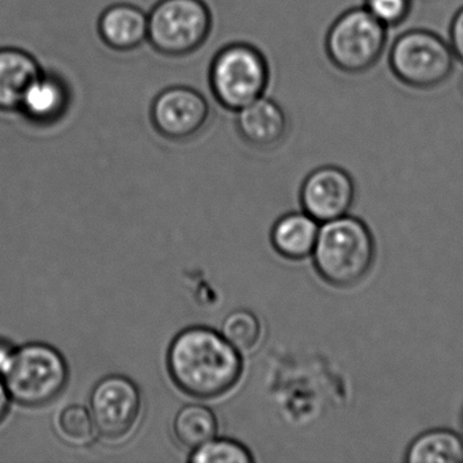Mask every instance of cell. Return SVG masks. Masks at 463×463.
I'll use <instances>...</instances> for the list:
<instances>
[{
  "label": "cell",
  "mask_w": 463,
  "mask_h": 463,
  "mask_svg": "<svg viewBox=\"0 0 463 463\" xmlns=\"http://www.w3.org/2000/svg\"><path fill=\"white\" fill-rule=\"evenodd\" d=\"M192 463H251L254 457L248 447L226 438H213L191 451Z\"/></svg>",
  "instance_id": "cell-20"
},
{
  "label": "cell",
  "mask_w": 463,
  "mask_h": 463,
  "mask_svg": "<svg viewBox=\"0 0 463 463\" xmlns=\"http://www.w3.org/2000/svg\"><path fill=\"white\" fill-rule=\"evenodd\" d=\"M354 200V184L345 170L324 166L307 175L300 191L303 211L318 223L343 218Z\"/></svg>",
  "instance_id": "cell-10"
},
{
  "label": "cell",
  "mask_w": 463,
  "mask_h": 463,
  "mask_svg": "<svg viewBox=\"0 0 463 463\" xmlns=\"http://www.w3.org/2000/svg\"><path fill=\"white\" fill-rule=\"evenodd\" d=\"M167 370L181 392L211 400L237 386L243 373L242 354L211 327H186L170 344Z\"/></svg>",
  "instance_id": "cell-1"
},
{
  "label": "cell",
  "mask_w": 463,
  "mask_h": 463,
  "mask_svg": "<svg viewBox=\"0 0 463 463\" xmlns=\"http://www.w3.org/2000/svg\"><path fill=\"white\" fill-rule=\"evenodd\" d=\"M364 9L384 28H397L411 12V0H364Z\"/></svg>",
  "instance_id": "cell-21"
},
{
  "label": "cell",
  "mask_w": 463,
  "mask_h": 463,
  "mask_svg": "<svg viewBox=\"0 0 463 463\" xmlns=\"http://www.w3.org/2000/svg\"><path fill=\"white\" fill-rule=\"evenodd\" d=\"M406 462L462 463L463 439L449 430H428L409 446Z\"/></svg>",
  "instance_id": "cell-16"
},
{
  "label": "cell",
  "mask_w": 463,
  "mask_h": 463,
  "mask_svg": "<svg viewBox=\"0 0 463 463\" xmlns=\"http://www.w3.org/2000/svg\"><path fill=\"white\" fill-rule=\"evenodd\" d=\"M311 257L325 281L344 288L356 286L368 275L375 259V243L362 221L345 215L322 223Z\"/></svg>",
  "instance_id": "cell-2"
},
{
  "label": "cell",
  "mask_w": 463,
  "mask_h": 463,
  "mask_svg": "<svg viewBox=\"0 0 463 463\" xmlns=\"http://www.w3.org/2000/svg\"><path fill=\"white\" fill-rule=\"evenodd\" d=\"M449 42H451V50L455 58L463 61V7H460L452 18L451 28H449Z\"/></svg>",
  "instance_id": "cell-22"
},
{
  "label": "cell",
  "mask_w": 463,
  "mask_h": 463,
  "mask_svg": "<svg viewBox=\"0 0 463 463\" xmlns=\"http://www.w3.org/2000/svg\"><path fill=\"white\" fill-rule=\"evenodd\" d=\"M462 422H463V413H462Z\"/></svg>",
  "instance_id": "cell-26"
},
{
  "label": "cell",
  "mask_w": 463,
  "mask_h": 463,
  "mask_svg": "<svg viewBox=\"0 0 463 463\" xmlns=\"http://www.w3.org/2000/svg\"><path fill=\"white\" fill-rule=\"evenodd\" d=\"M70 368L61 351L45 343H29L14 349L2 375L10 398L25 408L53 402L66 389Z\"/></svg>",
  "instance_id": "cell-3"
},
{
  "label": "cell",
  "mask_w": 463,
  "mask_h": 463,
  "mask_svg": "<svg viewBox=\"0 0 463 463\" xmlns=\"http://www.w3.org/2000/svg\"><path fill=\"white\" fill-rule=\"evenodd\" d=\"M222 335L241 354L254 351L261 340V322L249 310H235L224 318Z\"/></svg>",
  "instance_id": "cell-18"
},
{
  "label": "cell",
  "mask_w": 463,
  "mask_h": 463,
  "mask_svg": "<svg viewBox=\"0 0 463 463\" xmlns=\"http://www.w3.org/2000/svg\"><path fill=\"white\" fill-rule=\"evenodd\" d=\"M210 112V104L202 93L189 86H172L154 99L150 118L165 139L184 142L203 131Z\"/></svg>",
  "instance_id": "cell-9"
},
{
  "label": "cell",
  "mask_w": 463,
  "mask_h": 463,
  "mask_svg": "<svg viewBox=\"0 0 463 463\" xmlns=\"http://www.w3.org/2000/svg\"><path fill=\"white\" fill-rule=\"evenodd\" d=\"M71 107L69 83L53 72L43 71L24 94L18 112L37 127H52L63 120Z\"/></svg>",
  "instance_id": "cell-11"
},
{
  "label": "cell",
  "mask_w": 463,
  "mask_h": 463,
  "mask_svg": "<svg viewBox=\"0 0 463 463\" xmlns=\"http://www.w3.org/2000/svg\"><path fill=\"white\" fill-rule=\"evenodd\" d=\"M58 430L67 443L74 446H86L94 440L97 435L96 425L91 417L90 409L86 406H66L58 416Z\"/></svg>",
  "instance_id": "cell-19"
},
{
  "label": "cell",
  "mask_w": 463,
  "mask_h": 463,
  "mask_svg": "<svg viewBox=\"0 0 463 463\" xmlns=\"http://www.w3.org/2000/svg\"><path fill=\"white\" fill-rule=\"evenodd\" d=\"M213 31V14L204 0H159L148 13L151 47L170 58L191 55Z\"/></svg>",
  "instance_id": "cell-5"
},
{
  "label": "cell",
  "mask_w": 463,
  "mask_h": 463,
  "mask_svg": "<svg viewBox=\"0 0 463 463\" xmlns=\"http://www.w3.org/2000/svg\"><path fill=\"white\" fill-rule=\"evenodd\" d=\"M389 64L392 74L403 85L430 90L449 80L454 70V52L433 32L414 29L395 40Z\"/></svg>",
  "instance_id": "cell-6"
},
{
  "label": "cell",
  "mask_w": 463,
  "mask_h": 463,
  "mask_svg": "<svg viewBox=\"0 0 463 463\" xmlns=\"http://www.w3.org/2000/svg\"><path fill=\"white\" fill-rule=\"evenodd\" d=\"M237 113V129L241 137L256 148L276 147L286 139L288 120L280 105L261 97Z\"/></svg>",
  "instance_id": "cell-12"
},
{
  "label": "cell",
  "mask_w": 463,
  "mask_h": 463,
  "mask_svg": "<svg viewBox=\"0 0 463 463\" xmlns=\"http://www.w3.org/2000/svg\"><path fill=\"white\" fill-rule=\"evenodd\" d=\"M387 29L364 7L341 14L327 32L326 53L335 69L363 74L373 69L386 47Z\"/></svg>",
  "instance_id": "cell-7"
},
{
  "label": "cell",
  "mask_w": 463,
  "mask_h": 463,
  "mask_svg": "<svg viewBox=\"0 0 463 463\" xmlns=\"http://www.w3.org/2000/svg\"><path fill=\"white\" fill-rule=\"evenodd\" d=\"M218 417L213 409L200 403L183 406L175 414L173 432L181 446L194 451L218 435Z\"/></svg>",
  "instance_id": "cell-17"
},
{
  "label": "cell",
  "mask_w": 463,
  "mask_h": 463,
  "mask_svg": "<svg viewBox=\"0 0 463 463\" xmlns=\"http://www.w3.org/2000/svg\"><path fill=\"white\" fill-rule=\"evenodd\" d=\"M90 413L97 433L108 440L128 438L142 416V394L132 379L108 375L91 390Z\"/></svg>",
  "instance_id": "cell-8"
},
{
  "label": "cell",
  "mask_w": 463,
  "mask_h": 463,
  "mask_svg": "<svg viewBox=\"0 0 463 463\" xmlns=\"http://www.w3.org/2000/svg\"><path fill=\"white\" fill-rule=\"evenodd\" d=\"M269 64L264 53L248 43H232L211 61V93L224 109L238 112L264 97L269 85Z\"/></svg>",
  "instance_id": "cell-4"
},
{
  "label": "cell",
  "mask_w": 463,
  "mask_h": 463,
  "mask_svg": "<svg viewBox=\"0 0 463 463\" xmlns=\"http://www.w3.org/2000/svg\"><path fill=\"white\" fill-rule=\"evenodd\" d=\"M319 223L306 213L281 216L270 232L273 248L280 256L302 260L313 254L318 238Z\"/></svg>",
  "instance_id": "cell-15"
},
{
  "label": "cell",
  "mask_w": 463,
  "mask_h": 463,
  "mask_svg": "<svg viewBox=\"0 0 463 463\" xmlns=\"http://www.w3.org/2000/svg\"><path fill=\"white\" fill-rule=\"evenodd\" d=\"M14 349L7 341L0 340V376L4 375L7 365L10 364Z\"/></svg>",
  "instance_id": "cell-23"
},
{
  "label": "cell",
  "mask_w": 463,
  "mask_h": 463,
  "mask_svg": "<svg viewBox=\"0 0 463 463\" xmlns=\"http://www.w3.org/2000/svg\"><path fill=\"white\" fill-rule=\"evenodd\" d=\"M462 89H463V78H462Z\"/></svg>",
  "instance_id": "cell-25"
},
{
  "label": "cell",
  "mask_w": 463,
  "mask_h": 463,
  "mask_svg": "<svg viewBox=\"0 0 463 463\" xmlns=\"http://www.w3.org/2000/svg\"><path fill=\"white\" fill-rule=\"evenodd\" d=\"M99 33L110 50L131 52L147 42L148 14L134 5H112L99 17Z\"/></svg>",
  "instance_id": "cell-13"
},
{
  "label": "cell",
  "mask_w": 463,
  "mask_h": 463,
  "mask_svg": "<svg viewBox=\"0 0 463 463\" xmlns=\"http://www.w3.org/2000/svg\"><path fill=\"white\" fill-rule=\"evenodd\" d=\"M10 398L9 392H7L6 386H5L2 376H0V424L6 419L7 413H9L10 408Z\"/></svg>",
  "instance_id": "cell-24"
},
{
  "label": "cell",
  "mask_w": 463,
  "mask_h": 463,
  "mask_svg": "<svg viewBox=\"0 0 463 463\" xmlns=\"http://www.w3.org/2000/svg\"><path fill=\"white\" fill-rule=\"evenodd\" d=\"M39 61L21 48H0V112H15L31 83L42 74Z\"/></svg>",
  "instance_id": "cell-14"
}]
</instances>
